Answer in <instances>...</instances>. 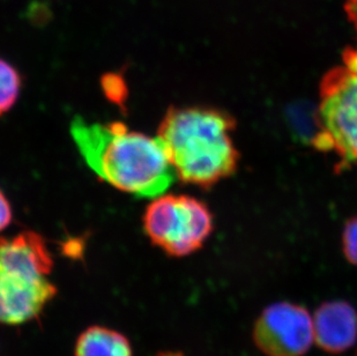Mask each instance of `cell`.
<instances>
[{
	"label": "cell",
	"mask_w": 357,
	"mask_h": 356,
	"mask_svg": "<svg viewBox=\"0 0 357 356\" xmlns=\"http://www.w3.org/2000/svg\"><path fill=\"white\" fill-rule=\"evenodd\" d=\"M72 138L88 167L108 184L144 198H155L176 178L158 137L131 131L119 121H72Z\"/></svg>",
	"instance_id": "cell-1"
},
{
	"label": "cell",
	"mask_w": 357,
	"mask_h": 356,
	"mask_svg": "<svg viewBox=\"0 0 357 356\" xmlns=\"http://www.w3.org/2000/svg\"><path fill=\"white\" fill-rule=\"evenodd\" d=\"M317 117L314 146L335 151L344 165H357V71L340 66L324 75Z\"/></svg>",
	"instance_id": "cell-5"
},
{
	"label": "cell",
	"mask_w": 357,
	"mask_h": 356,
	"mask_svg": "<svg viewBox=\"0 0 357 356\" xmlns=\"http://www.w3.org/2000/svg\"><path fill=\"white\" fill-rule=\"evenodd\" d=\"M52 265L38 232L0 237V324L20 325L43 311L57 294L49 278Z\"/></svg>",
	"instance_id": "cell-3"
},
{
	"label": "cell",
	"mask_w": 357,
	"mask_h": 356,
	"mask_svg": "<svg viewBox=\"0 0 357 356\" xmlns=\"http://www.w3.org/2000/svg\"><path fill=\"white\" fill-rule=\"evenodd\" d=\"M213 225L208 207L186 195H158L144 214L149 239L172 257H185L202 249Z\"/></svg>",
	"instance_id": "cell-4"
},
{
	"label": "cell",
	"mask_w": 357,
	"mask_h": 356,
	"mask_svg": "<svg viewBox=\"0 0 357 356\" xmlns=\"http://www.w3.org/2000/svg\"><path fill=\"white\" fill-rule=\"evenodd\" d=\"M342 250L351 265L357 267V216L348 220L342 232Z\"/></svg>",
	"instance_id": "cell-10"
},
{
	"label": "cell",
	"mask_w": 357,
	"mask_h": 356,
	"mask_svg": "<svg viewBox=\"0 0 357 356\" xmlns=\"http://www.w3.org/2000/svg\"><path fill=\"white\" fill-rule=\"evenodd\" d=\"M21 89V77L19 72L0 59V116L6 114L17 102Z\"/></svg>",
	"instance_id": "cell-9"
},
{
	"label": "cell",
	"mask_w": 357,
	"mask_h": 356,
	"mask_svg": "<svg viewBox=\"0 0 357 356\" xmlns=\"http://www.w3.org/2000/svg\"><path fill=\"white\" fill-rule=\"evenodd\" d=\"M344 8L357 34V0H344ZM344 61L347 68L357 71V47L344 51Z\"/></svg>",
	"instance_id": "cell-11"
},
{
	"label": "cell",
	"mask_w": 357,
	"mask_h": 356,
	"mask_svg": "<svg viewBox=\"0 0 357 356\" xmlns=\"http://www.w3.org/2000/svg\"><path fill=\"white\" fill-rule=\"evenodd\" d=\"M12 221V209L3 191L0 190V232L10 225Z\"/></svg>",
	"instance_id": "cell-12"
},
{
	"label": "cell",
	"mask_w": 357,
	"mask_h": 356,
	"mask_svg": "<svg viewBox=\"0 0 357 356\" xmlns=\"http://www.w3.org/2000/svg\"><path fill=\"white\" fill-rule=\"evenodd\" d=\"M158 356H184L183 354L174 353V352H165V353L159 354Z\"/></svg>",
	"instance_id": "cell-13"
},
{
	"label": "cell",
	"mask_w": 357,
	"mask_h": 356,
	"mask_svg": "<svg viewBox=\"0 0 357 356\" xmlns=\"http://www.w3.org/2000/svg\"><path fill=\"white\" fill-rule=\"evenodd\" d=\"M75 356H132V347L121 333L103 326H91L79 336Z\"/></svg>",
	"instance_id": "cell-8"
},
{
	"label": "cell",
	"mask_w": 357,
	"mask_h": 356,
	"mask_svg": "<svg viewBox=\"0 0 357 356\" xmlns=\"http://www.w3.org/2000/svg\"><path fill=\"white\" fill-rule=\"evenodd\" d=\"M314 343L325 353L342 354L357 341V311L351 303L333 299L314 311Z\"/></svg>",
	"instance_id": "cell-7"
},
{
	"label": "cell",
	"mask_w": 357,
	"mask_h": 356,
	"mask_svg": "<svg viewBox=\"0 0 357 356\" xmlns=\"http://www.w3.org/2000/svg\"><path fill=\"white\" fill-rule=\"evenodd\" d=\"M235 126V119L218 109L172 107L162 119L158 138L176 177L209 188L236 172L239 154L231 138Z\"/></svg>",
	"instance_id": "cell-2"
},
{
	"label": "cell",
	"mask_w": 357,
	"mask_h": 356,
	"mask_svg": "<svg viewBox=\"0 0 357 356\" xmlns=\"http://www.w3.org/2000/svg\"><path fill=\"white\" fill-rule=\"evenodd\" d=\"M252 340L265 356H303L314 341V320L297 303H273L255 322Z\"/></svg>",
	"instance_id": "cell-6"
}]
</instances>
